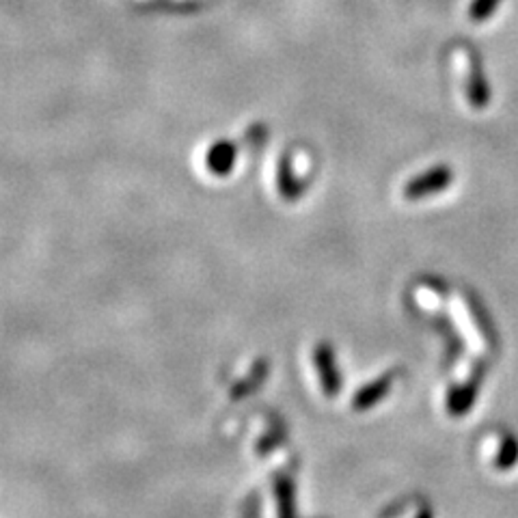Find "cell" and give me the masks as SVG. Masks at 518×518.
I'll list each match as a JSON object with an SVG mask.
<instances>
[{"instance_id":"6da1fadb","label":"cell","mask_w":518,"mask_h":518,"mask_svg":"<svg viewBox=\"0 0 518 518\" xmlns=\"http://www.w3.org/2000/svg\"><path fill=\"white\" fill-rule=\"evenodd\" d=\"M451 182H453V171L450 166L439 165L434 166V169H428L425 173H421V175L413 177V180L404 186V199L415 201V199L430 197V194L445 191Z\"/></svg>"},{"instance_id":"7a4b0ae2","label":"cell","mask_w":518,"mask_h":518,"mask_svg":"<svg viewBox=\"0 0 518 518\" xmlns=\"http://www.w3.org/2000/svg\"><path fill=\"white\" fill-rule=\"evenodd\" d=\"M467 95L475 111H482L490 102V85L486 78L484 63L478 50H469V76H467Z\"/></svg>"},{"instance_id":"3957f363","label":"cell","mask_w":518,"mask_h":518,"mask_svg":"<svg viewBox=\"0 0 518 518\" xmlns=\"http://www.w3.org/2000/svg\"><path fill=\"white\" fill-rule=\"evenodd\" d=\"M450 309H451L453 322H456L458 331H460L464 342L469 344V348H471L475 354H484L486 353V342L482 339V335H479L478 326H475L471 311H469V305L462 300V296H458V294L451 296Z\"/></svg>"},{"instance_id":"277c9868","label":"cell","mask_w":518,"mask_h":518,"mask_svg":"<svg viewBox=\"0 0 518 518\" xmlns=\"http://www.w3.org/2000/svg\"><path fill=\"white\" fill-rule=\"evenodd\" d=\"M313 361H316V371L317 378H320L322 391L326 393L328 397H333L335 393L339 391V387H342V380H339L337 365H335V353L331 344H317L316 350H313Z\"/></svg>"},{"instance_id":"5b68a950","label":"cell","mask_w":518,"mask_h":518,"mask_svg":"<svg viewBox=\"0 0 518 518\" xmlns=\"http://www.w3.org/2000/svg\"><path fill=\"white\" fill-rule=\"evenodd\" d=\"M236 156L237 151L234 143H229V140H216L212 147L208 149V154H205V166H208L212 175L225 177L234 169Z\"/></svg>"},{"instance_id":"8992f818","label":"cell","mask_w":518,"mask_h":518,"mask_svg":"<svg viewBox=\"0 0 518 518\" xmlns=\"http://www.w3.org/2000/svg\"><path fill=\"white\" fill-rule=\"evenodd\" d=\"M393 385V374H387V376H382V378H376L371 385H367L363 388H359L356 391V396L353 399V408L354 410H367V408H371L374 404L380 402L382 397L387 396L388 393V388H391Z\"/></svg>"},{"instance_id":"52a82bcc","label":"cell","mask_w":518,"mask_h":518,"mask_svg":"<svg viewBox=\"0 0 518 518\" xmlns=\"http://www.w3.org/2000/svg\"><path fill=\"white\" fill-rule=\"evenodd\" d=\"M277 183H279V192L285 201H294L302 194V182H299V177L294 175V169H291L290 158L285 156L279 165L277 173Z\"/></svg>"},{"instance_id":"ba28073f","label":"cell","mask_w":518,"mask_h":518,"mask_svg":"<svg viewBox=\"0 0 518 518\" xmlns=\"http://www.w3.org/2000/svg\"><path fill=\"white\" fill-rule=\"evenodd\" d=\"M499 4L501 0H471V4H469V20L473 24H484V22L493 18Z\"/></svg>"},{"instance_id":"9c48e42d","label":"cell","mask_w":518,"mask_h":518,"mask_svg":"<svg viewBox=\"0 0 518 518\" xmlns=\"http://www.w3.org/2000/svg\"><path fill=\"white\" fill-rule=\"evenodd\" d=\"M277 496H279V518H294V488H291L288 479H279Z\"/></svg>"},{"instance_id":"30bf717a","label":"cell","mask_w":518,"mask_h":518,"mask_svg":"<svg viewBox=\"0 0 518 518\" xmlns=\"http://www.w3.org/2000/svg\"><path fill=\"white\" fill-rule=\"evenodd\" d=\"M417 300H419V305L424 307V309H439V305H441V299H439V291L436 290H430V288H421L417 291Z\"/></svg>"},{"instance_id":"8fae6325","label":"cell","mask_w":518,"mask_h":518,"mask_svg":"<svg viewBox=\"0 0 518 518\" xmlns=\"http://www.w3.org/2000/svg\"><path fill=\"white\" fill-rule=\"evenodd\" d=\"M419 518H428V514H421V516H419Z\"/></svg>"}]
</instances>
